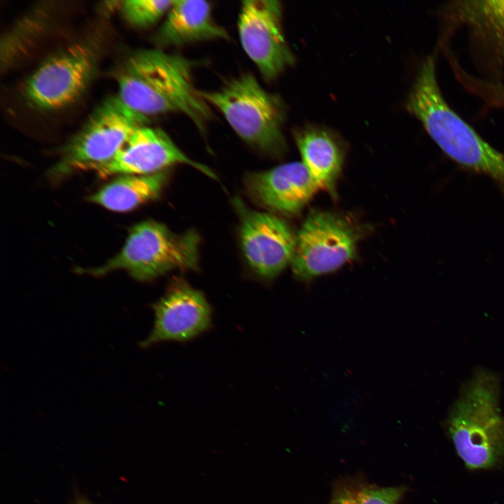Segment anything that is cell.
I'll use <instances>...</instances> for the list:
<instances>
[{"label":"cell","instance_id":"1","mask_svg":"<svg viewBox=\"0 0 504 504\" xmlns=\"http://www.w3.org/2000/svg\"><path fill=\"white\" fill-rule=\"evenodd\" d=\"M192 70V62L180 55L158 49L134 51L116 71L118 97L146 117L182 113L202 131L211 111L194 86Z\"/></svg>","mask_w":504,"mask_h":504},{"label":"cell","instance_id":"2","mask_svg":"<svg viewBox=\"0 0 504 504\" xmlns=\"http://www.w3.org/2000/svg\"><path fill=\"white\" fill-rule=\"evenodd\" d=\"M405 107L450 160L466 171L491 179L504 193V153L484 140L447 102L433 57L422 62Z\"/></svg>","mask_w":504,"mask_h":504},{"label":"cell","instance_id":"3","mask_svg":"<svg viewBox=\"0 0 504 504\" xmlns=\"http://www.w3.org/2000/svg\"><path fill=\"white\" fill-rule=\"evenodd\" d=\"M496 375L477 370L463 386L445 422L448 436L471 470L498 467L504 461V416Z\"/></svg>","mask_w":504,"mask_h":504},{"label":"cell","instance_id":"4","mask_svg":"<svg viewBox=\"0 0 504 504\" xmlns=\"http://www.w3.org/2000/svg\"><path fill=\"white\" fill-rule=\"evenodd\" d=\"M217 108L236 134L252 147L279 155L286 147L282 133L284 111L280 99L250 74H241L213 91L199 90Z\"/></svg>","mask_w":504,"mask_h":504},{"label":"cell","instance_id":"5","mask_svg":"<svg viewBox=\"0 0 504 504\" xmlns=\"http://www.w3.org/2000/svg\"><path fill=\"white\" fill-rule=\"evenodd\" d=\"M199 246L200 237L194 231L176 234L162 223L145 220L130 229L115 256L89 273L101 276L122 270L136 280L148 281L176 270H195Z\"/></svg>","mask_w":504,"mask_h":504},{"label":"cell","instance_id":"6","mask_svg":"<svg viewBox=\"0 0 504 504\" xmlns=\"http://www.w3.org/2000/svg\"><path fill=\"white\" fill-rule=\"evenodd\" d=\"M148 117L125 105L118 96L103 101L64 146L55 173L90 169L112 159Z\"/></svg>","mask_w":504,"mask_h":504},{"label":"cell","instance_id":"7","mask_svg":"<svg viewBox=\"0 0 504 504\" xmlns=\"http://www.w3.org/2000/svg\"><path fill=\"white\" fill-rule=\"evenodd\" d=\"M99 49L94 42H76L45 59L29 77L24 94L43 110L64 108L85 90L97 68Z\"/></svg>","mask_w":504,"mask_h":504},{"label":"cell","instance_id":"8","mask_svg":"<svg viewBox=\"0 0 504 504\" xmlns=\"http://www.w3.org/2000/svg\"><path fill=\"white\" fill-rule=\"evenodd\" d=\"M357 235L340 216L321 211L311 214L296 235L290 263L293 272L308 280L337 270L354 257Z\"/></svg>","mask_w":504,"mask_h":504},{"label":"cell","instance_id":"9","mask_svg":"<svg viewBox=\"0 0 504 504\" xmlns=\"http://www.w3.org/2000/svg\"><path fill=\"white\" fill-rule=\"evenodd\" d=\"M281 11L278 1L246 0L241 2L238 18L241 46L268 80L293 62L283 32Z\"/></svg>","mask_w":504,"mask_h":504},{"label":"cell","instance_id":"10","mask_svg":"<svg viewBox=\"0 0 504 504\" xmlns=\"http://www.w3.org/2000/svg\"><path fill=\"white\" fill-rule=\"evenodd\" d=\"M178 164L191 166L216 178L214 172L188 158L163 130L146 125L136 128L112 159L90 169L104 177L146 175L164 171Z\"/></svg>","mask_w":504,"mask_h":504},{"label":"cell","instance_id":"11","mask_svg":"<svg viewBox=\"0 0 504 504\" xmlns=\"http://www.w3.org/2000/svg\"><path fill=\"white\" fill-rule=\"evenodd\" d=\"M240 241L244 255L260 276L272 279L291 263L296 236L290 226L274 214L238 206Z\"/></svg>","mask_w":504,"mask_h":504},{"label":"cell","instance_id":"12","mask_svg":"<svg viewBox=\"0 0 504 504\" xmlns=\"http://www.w3.org/2000/svg\"><path fill=\"white\" fill-rule=\"evenodd\" d=\"M154 326L142 341L148 347L164 341H186L209 328L211 308L204 294L182 281L174 282L153 305Z\"/></svg>","mask_w":504,"mask_h":504},{"label":"cell","instance_id":"13","mask_svg":"<svg viewBox=\"0 0 504 504\" xmlns=\"http://www.w3.org/2000/svg\"><path fill=\"white\" fill-rule=\"evenodd\" d=\"M245 186L258 204L286 214L300 212L318 189L302 162L250 174Z\"/></svg>","mask_w":504,"mask_h":504},{"label":"cell","instance_id":"14","mask_svg":"<svg viewBox=\"0 0 504 504\" xmlns=\"http://www.w3.org/2000/svg\"><path fill=\"white\" fill-rule=\"evenodd\" d=\"M447 13L454 22L465 25L494 64H504V0L454 1Z\"/></svg>","mask_w":504,"mask_h":504},{"label":"cell","instance_id":"15","mask_svg":"<svg viewBox=\"0 0 504 504\" xmlns=\"http://www.w3.org/2000/svg\"><path fill=\"white\" fill-rule=\"evenodd\" d=\"M228 34L214 20L211 5L203 0L174 1L160 27L157 41L162 46L225 39Z\"/></svg>","mask_w":504,"mask_h":504},{"label":"cell","instance_id":"16","mask_svg":"<svg viewBox=\"0 0 504 504\" xmlns=\"http://www.w3.org/2000/svg\"><path fill=\"white\" fill-rule=\"evenodd\" d=\"M295 140L302 162L318 188L333 192L344 158L336 136L328 130L307 126L296 133Z\"/></svg>","mask_w":504,"mask_h":504},{"label":"cell","instance_id":"17","mask_svg":"<svg viewBox=\"0 0 504 504\" xmlns=\"http://www.w3.org/2000/svg\"><path fill=\"white\" fill-rule=\"evenodd\" d=\"M167 180L165 170L146 175H120L88 200L110 211L127 212L157 198Z\"/></svg>","mask_w":504,"mask_h":504},{"label":"cell","instance_id":"18","mask_svg":"<svg viewBox=\"0 0 504 504\" xmlns=\"http://www.w3.org/2000/svg\"><path fill=\"white\" fill-rule=\"evenodd\" d=\"M172 0H126L120 1L125 20L132 26L147 27L158 22L170 9Z\"/></svg>","mask_w":504,"mask_h":504},{"label":"cell","instance_id":"19","mask_svg":"<svg viewBox=\"0 0 504 504\" xmlns=\"http://www.w3.org/2000/svg\"><path fill=\"white\" fill-rule=\"evenodd\" d=\"M447 55L449 56L455 76L465 89L481 98L490 106L504 108V83L475 78L458 66L451 55L447 53Z\"/></svg>","mask_w":504,"mask_h":504},{"label":"cell","instance_id":"20","mask_svg":"<svg viewBox=\"0 0 504 504\" xmlns=\"http://www.w3.org/2000/svg\"><path fill=\"white\" fill-rule=\"evenodd\" d=\"M404 486H364L354 491L353 504H400Z\"/></svg>","mask_w":504,"mask_h":504},{"label":"cell","instance_id":"21","mask_svg":"<svg viewBox=\"0 0 504 504\" xmlns=\"http://www.w3.org/2000/svg\"><path fill=\"white\" fill-rule=\"evenodd\" d=\"M354 491L342 489L333 498L331 504H353Z\"/></svg>","mask_w":504,"mask_h":504},{"label":"cell","instance_id":"22","mask_svg":"<svg viewBox=\"0 0 504 504\" xmlns=\"http://www.w3.org/2000/svg\"><path fill=\"white\" fill-rule=\"evenodd\" d=\"M76 504H92V503H91L89 501H87L85 500H80Z\"/></svg>","mask_w":504,"mask_h":504}]
</instances>
